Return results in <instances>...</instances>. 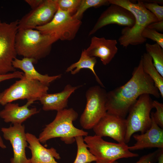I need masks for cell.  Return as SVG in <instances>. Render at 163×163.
<instances>
[{
	"label": "cell",
	"mask_w": 163,
	"mask_h": 163,
	"mask_svg": "<svg viewBox=\"0 0 163 163\" xmlns=\"http://www.w3.org/2000/svg\"><path fill=\"white\" fill-rule=\"evenodd\" d=\"M145 94L158 98L161 96L152 79L144 72L141 58L131 78L123 85L107 92V112L126 118L132 106Z\"/></svg>",
	"instance_id": "1"
},
{
	"label": "cell",
	"mask_w": 163,
	"mask_h": 163,
	"mask_svg": "<svg viewBox=\"0 0 163 163\" xmlns=\"http://www.w3.org/2000/svg\"><path fill=\"white\" fill-rule=\"evenodd\" d=\"M110 4H116L128 10L134 15L135 22L131 27H125L121 30L118 39L120 45L125 47L129 45L143 43L147 39L142 36L145 28L151 24L158 21L156 17L144 6L143 2L133 3L129 0H108Z\"/></svg>",
	"instance_id": "2"
},
{
	"label": "cell",
	"mask_w": 163,
	"mask_h": 163,
	"mask_svg": "<svg viewBox=\"0 0 163 163\" xmlns=\"http://www.w3.org/2000/svg\"><path fill=\"white\" fill-rule=\"evenodd\" d=\"M56 41L53 37L36 29L18 30L15 48L17 55L37 62L50 54L53 44Z\"/></svg>",
	"instance_id": "3"
},
{
	"label": "cell",
	"mask_w": 163,
	"mask_h": 163,
	"mask_svg": "<svg viewBox=\"0 0 163 163\" xmlns=\"http://www.w3.org/2000/svg\"><path fill=\"white\" fill-rule=\"evenodd\" d=\"M78 114L73 108H65L57 111L54 119L46 125L40 134L38 139L40 143H44L53 138H60L66 144L75 141V137L86 136L87 132L75 127L73 122L78 118Z\"/></svg>",
	"instance_id": "4"
},
{
	"label": "cell",
	"mask_w": 163,
	"mask_h": 163,
	"mask_svg": "<svg viewBox=\"0 0 163 163\" xmlns=\"http://www.w3.org/2000/svg\"><path fill=\"white\" fill-rule=\"evenodd\" d=\"M84 139L89 150L96 158L95 163H113L121 158L139 156L131 152L125 143L107 142L95 135H88Z\"/></svg>",
	"instance_id": "5"
},
{
	"label": "cell",
	"mask_w": 163,
	"mask_h": 163,
	"mask_svg": "<svg viewBox=\"0 0 163 163\" xmlns=\"http://www.w3.org/2000/svg\"><path fill=\"white\" fill-rule=\"evenodd\" d=\"M153 101L150 95L140 96L130 108L126 118V130L125 136L126 143H128L135 133L145 132L151 127V111L153 107Z\"/></svg>",
	"instance_id": "6"
},
{
	"label": "cell",
	"mask_w": 163,
	"mask_h": 163,
	"mask_svg": "<svg viewBox=\"0 0 163 163\" xmlns=\"http://www.w3.org/2000/svg\"><path fill=\"white\" fill-rule=\"evenodd\" d=\"M69 11L58 9L51 21L35 29L54 37L57 41H70L75 37L82 25L81 20L74 18Z\"/></svg>",
	"instance_id": "7"
},
{
	"label": "cell",
	"mask_w": 163,
	"mask_h": 163,
	"mask_svg": "<svg viewBox=\"0 0 163 163\" xmlns=\"http://www.w3.org/2000/svg\"><path fill=\"white\" fill-rule=\"evenodd\" d=\"M101 87L92 86L86 91V105L79 120L81 126L85 129H93L107 112V92Z\"/></svg>",
	"instance_id": "8"
},
{
	"label": "cell",
	"mask_w": 163,
	"mask_h": 163,
	"mask_svg": "<svg viewBox=\"0 0 163 163\" xmlns=\"http://www.w3.org/2000/svg\"><path fill=\"white\" fill-rule=\"evenodd\" d=\"M18 24V20L9 23L0 21V75L15 71L12 62L17 55L15 39Z\"/></svg>",
	"instance_id": "9"
},
{
	"label": "cell",
	"mask_w": 163,
	"mask_h": 163,
	"mask_svg": "<svg viewBox=\"0 0 163 163\" xmlns=\"http://www.w3.org/2000/svg\"><path fill=\"white\" fill-rule=\"evenodd\" d=\"M48 90V86L39 81L27 79L24 77L2 92L0 104L5 106L19 99L38 100L47 93Z\"/></svg>",
	"instance_id": "10"
},
{
	"label": "cell",
	"mask_w": 163,
	"mask_h": 163,
	"mask_svg": "<svg viewBox=\"0 0 163 163\" xmlns=\"http://www.w3.org/2000/svg\"><path fill=\"white\" fill-rule=\"evenodd\" d=\"M58 9L56 0H44L18 20V30L34 29L50 22Z\"/></svg>",
	"instance_id": "11"
},
{
	"label": "cell",
	"mask_w": 163,
	"mask_h": 163,
	"mask_svg": "<svg viewBox=\"0 0 163 163\" xmlns=\"http://www.w3.org/2000/svg\"><path fill=\"white\" fill-rule=\"evenodd\" d=\"M126 118L107 112L92 129L96 135L108 136L118 143H126Z\"/></svg>",
	"instance_id": "12"
},
{
	"label": "cell",
	"mask_w": 163,
	"mask_h": 163,
	"mask_svg": "<svg viewBox=\"0 0 163 163\" xmlns=\"http://www.w3.org/2000/svg\"><path fill=\"white\" fill-rule=\"evenodd\" d=\"M135 22L134 15L130 11L119 5L110 4L101 14L89 35L95 33L103 27L112 24L132 27Z\"/></svg>",
	"instance_id": "13"
},
{
	"label": "cell",
	"mask_w": 163,
	"mask_h": 163,
	"mask_svg": "<svg viewBox=\"0 0 163 163\" xmlns=\"http://www.w3.org/2000/svg\"><path fill=\"white\" fill-rule=\"evenodd\" d=\"M25 129L24 125L22 124L1 129L4 139L9 141L13 148V157L10 159V163H31L26 154L25 149L28 146Z\"/></svg>",
	"instance_id": "14"
},
{
	"label": "cell",
	"mask_w": 163,
	"mask_h": 163,
	"mask_svg": "<svg viewBox=\"0 0 163 163\" xmlns=\"http://www.w3.org/2000/svg\"><path fill=\"white\" fill-rule=\"evenodd\" d=\"M151 117L152 121L150 127L143 133L133 135L136 142L133 145L129 146L130 151L152 148L163 149V128L155 121L152 112Z\"/></svg>",
	"instance_id": "15"
},
{
	"label": "cell",
	"mask_w": 163,
	"mask_h": 163,
	"mask_svg": "<svg viewBox=\"0 0 163 163\" xmlns=\"http://www.w3.org/2000/svg\"><path fill=\"white\" fill-rule=\"evenodd\" d=\"M117 44L116 40L93 36L89 46L85 50L88 55L99 58L103 64L106 65L111 61L117 52Z\"/></svg>",
	"instance_id": "16"
},
{
	"label": "cell",
	"mask_w": 163,
	"mask_h": 163,
	"mask_svg": "<svg viewBox=\"0 0 163 163\" xmlns=\"http://www.w3.org/2000/svg\"><path fill=\"white\" fill-rule=\"evenodd\" d=\"M34 101V100L28 101L26 104L21 106L18 103H8L5 105L4 109L0 111V117L6 123L22 124L32 115L39 112L36 107L28 108Z\"/></svg>",
	"instance_id": "17"
},
{
	"label": "cell",
	"mask_w": 163,
	"mask_h": 163,
	"mask_svg": "<svg viewBox=\"0 0 163 163\" xmlns=\"http://www.w3.org/2000/svg\"><path fill=\"white\" fill-rule=\"evenodd\" d=\"M26 136L29 145L28 147L31 151V163H59L55 159H60L61 157L54 148H46L41 145L38 138L33 134L27 133Z\"/></svg>",
	"instance_id": "18"
},
{
	"label": "cell",
	"mask_w": 163,
	"mask_h": 163,
	"mask_svg": "<svg viewBox=\"0 0 163 163\" xmlns=\"http://www.w3.org/2000/svg\"><path fill=\"white\" fill-rule=\"evenodd\" d=\"M82 86H73L68 84L60 92L44 94L38 100L42 105V109L46 111H58L66 108L67 106L68 99L71 95Z\"/></svg>",
	"instance_id": "19"
},
{
	"label": "cell",
	"mask_w": 163,
	"mask_h": 163,
	"mask_svg": "<svg viewBox=\"0 0 163 163\" xmlns=\"http://www.w3.org/2000/svg\"><path fill=\"white\" fill-rule=\"evenodd\" d=\"M37 62L32 58L24 57L20 59L16 58L13 61L12 65L15 69H19L24 72V77L25 78L39 81L48 87L51 82L61 78V74L50 76L39 73L34 65Z\"/></svg>",
	"instance_id": "20"
},
{
	"label": "cell",
	"mask_w": 163,
	"mask_h": 163,
	"mask_svg": "<svg viewBox=\"0 0 163 163\" xmlns=\"http://www.w3.org/2000/svg\"><path fill=\"white\" fill-rule=\"evenodd\" d=\"M97 62L96 57H91L86 53L85 49L82 52L80 58L77 62L74 63L66 69V72H70L71 74L75 75L83 69L90 70L94 75L97 82L101 87H104L103 84L97 75L94 70V66Z\"/></svg>",
	"instance_id": "21"
},
{
	"label": "cell",
	"mask_w": 163,
	"mask_h": 163,
	"mask_svg": "<svg viewBox=\"0 0 163 163\" xmlns=\"http://www.w3.org/2000/svg\"><path fill=\"white\" fill-rule=\"evenodd\" d=\"M143 70L152 79L155 86L163 97V77L159 74L153 65L152 59L147 53H144L141 58Z\"/></svg>",
	"instance_id": "22"
},
{
	"label": "cell",
	"mask_w": 163,
	"mask_h": 163,
	"mask_svg": "<svg viewBox=\"0 0 163 163\" xmlns=\"http://www.w3.org/2000/svg\"><path fill=\"white\" fill-rule=\"evenodd\" d=\"M75 141L77 146V153L73 163H91L96 161V158L89 150L83 136L75 137Z\"/></svg>",
	"instance_id": "23"
},
{
	"label": "cell",
	"mask_w": 163,
	"mask_h": 163,
	"mask_svg": "<svg viewBox=\"0 0 163 163\" xmlns=\"http://www.w3.org/2000/svg\"><path fill=\"white\" fill-rule=\"evenodd\" d=\"M145 47L147 53L153 61L154 66L163 77V49L157 43L151 44L147 43Z\"/></svg>",
	"instance_id": "24"
},
{
	"label": "cell",
	"mask_w": 163,
	"mask_h": 163,
	"mask_svg": "<svg viewBox=\"0 0 163 163\" xmlns=\"http://www.w3.org/2000/svg\"><path fill=\"white\" fill-rule=\"evenodd\" d=\"M110 4L108 0H81L78 8L72 15L74 18L81 20L84 13L88 8H97Z\"/></svg>",
	"instance_id": "25"
},
{
	"label": "cell",
	"mask_w": 163,
	"mask_h": 163,
	"mask_svg": "<svg viewBox=\"0 0 163 163\" xmlns=\"http://www.w3.org/2000/svg\"><path fill=\"white\" fill-rule=\"evenodd\" d=\"M58 8L72 14L78 8L81 0H56Z\"/></svg>",
	"instance_id": "26"
},
{
	"label": "cell",
	"mask_w": 163,
	"mask_h": 163,
	"mask_svg": "<svg viewBox=\"0 0 163 163\" xmlns=\"http://www.w3.org/2000/svg\"><path fill=\"white\" fill-rule=\"evenodd\" d=\"M142 36L145 38H148L155 41L163 49V34L147 27L143 30Z\"/></svg>",
	"instance_id": "27"
},
{
	"label": "cell",
	"mask_w": 163,
	"mask_h": 163,
	"mask_svg": "<svg viewBox=\"0 0 163 163\" xmlns=\"http://www.w3.org/2000/svg\"><path fill=\"white\" fill-rule=\"evenodd\" d=\"M144 6L157 18L158 21H163V6L159 5L157 2H144Z\"/></svg>",
	"instance_id": "28"
},
{
	"label": "cell",
	"mask_w": 163,
	"mask_h": 163,
	"mask_svg": "<svg viewBox=\"0 0 163 163\" xmlns=\"http://www.w3.org/2000/svg\"><path fill=\"white\" fill-rule=\"evenodd\" d=\"M153 105L156 111L152 112L153 118L157 124L163 128V104L157 101H153Z\"/></svg>",
	"instance_id": "29"
},
{
	"label": "cell",
	"mask_w": 163,
	"mask_h": 163,
	"mask_svg": "<svg viewBox=\"0 0 163 163\" xmlns=\"http://www.w3.org/2000/svg\"><path fill=\"white\" fill-rule=\"evenodd\" d=\"M159 149L153 152H151L142 156L135 163H152L157 158ZM113 163H119L117 161Z\"/></svg>",
	"instance_id": "30"
},
{
	"label": "cell",
	"mask_w": 163,
	"mask_h": 163,
	"mask_svg": "<svg viewBox=\"0 0 163 163\" xmlns=\"http://www.w3.org/2000/svg\"><path fill=\"white\" fill-rule=\"evenodd\" d=\"M24 73L19 71H15L11 73L0 75V82L6 80L14 78L21 79L24 77Z\"/></svg>",
	"instance_id": "31"
},
{
	"label": "cell",
	"mask_w": 163,
	"mask_h": 163,
	"mask_svg": "<svg viewBox=\"0 0 163 163\" xmlns=\"http://www.w3.org/2000/svg\"><path fill=\"white\" fill-rule=\"evenodd\" d=\"M148 28L157 31H163V21L152 23L149 25Z\"/></svg>",
	"instance_id": "32"
},
{
	"label": "cell",
	"mask_w": 163,
	"mask_h": 163,
	"mask_svg": "<svg viewBox=\"0 0 163 163\" xmlns=\"http://www.w3.org/2000/svg\"><path fill=\"white\" fill-rule=\"evenodd\" d=\"M44 0H25V2L32 9L39 6Z\"/></svg>",
	"instance_id": "33"
},
{
	"label": "cell",
	"mask_w": 163,
	"mask_h": 163,
	"mask_svg": "<svg viewBox=\"0 0 163 163\" xmlns=\"http://www.w3.org/2000/svg\"><path fill=\"white\" fill-rule=\"evenodd\" d=\"M157 159L158 163H163V149H160L158 154Z\"/></svg>",
	"instance_id": "34"
},
{
	"label": "cell",
	"mask_w": 163,
	"mask_h": 163,
	"mask_svg": "<svg viewBox=\"0 0 163 163\" xmlns=\"http://www.w3.org/2000/svg\"><path fill=\"white\" fill-rule=\"evenodd\" d=\"M2 96V93H0V103L1 98ZM0 147L2 149H5L6 148V146L4 144L2 139L0 135Z\"/></svg>",
	"instance_id": "35"
}]
</instances>
